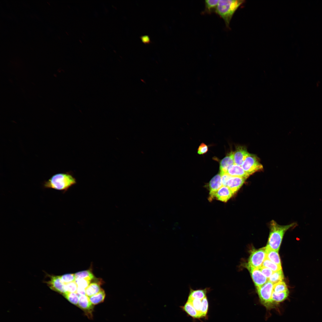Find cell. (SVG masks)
<instances>
[{
	"label": "cell",
	"mask_w": 322,
	"mask_h": 322,
	"mask_svg": "<svg viewBox=\"0 0 322 322\" xmlns=\"http://www.w3.org/2000/svg\"><path fill=\"white\" fill-rule=\"evenodd\" d=\"M76 183L75 178L69 172L59 173L52 176L43 184L44 188L66 191Z\"/></svg>",
	"instance_id": "6da1fadb"
},
{
	"label": "cell",
	"mask_w": 322,
	"mask_h": 322,
	"mask_svg": "<svg viewBox=\"0 0 322 322\" xmlns=\"http://www.w3.org/2000/svg\"><path fill=\"white\" fill-rule=\"evenodd\" d=\"M297 224L293 222L289 225H281L275 221L272 220L270 223V232L266 246L271 249L278 252L281 242L285 232L288 229L295 227Z\"/></svg>",
	"instance_id": "7a4b0ae2"
},
{
	"label": "cell",
	"mask_w": 322,
	"mask_h": 322,
	"mask_svg": "<svg viewBox=\"0 0 322 322\" xmlns=\"http://www.w3.org/2000/svg\"><path fill=\"white\" fill-rule=\"evenodd\" d=\"M244 1L239 0H219L215 12L223 19L227 27L229 28L235 12Z\"/></svg>",
	"instance_id": "3957f363"
},
{
	"label": "cell",
	"mask_w": 322,
	"mask_h": 322,
	"mask_svg": "<svg viewBox=\"0 0 322 322\" xmlns=\"http://www.w3.org/2000/svg\"><path fill=\"white\" fill-rule=\"evenodd\" d=\"M273 285V284L268 281L262 286L256 287L261 303L268 309L274 308L275 306L271 299Z\"/></svg>",
	"instance_id": "277c9868"
},
{
	"label": "cell",
	"mask_w": 322,
	"mask_h": 322,
	"mask_svg": "<svg viewBox=\"0 0 322 322\" xmlns=\"http://www.w3.org/2000/svg\"><path fill=\"white\" fill-rule=\"evenodd\" d=\"M241 166L250 175L263 168L262 165L259 161L257 157L255 155L250 154L246 157Z\"/></svg>",
	"instance_id": "5b68a950"
},
{
	"label": "cell",
	"mask_w": 322,
	"mask_h": 322,
	"mask_svg": "<svg viewBox=\"0 0 322 322\" xmlns=\"http://www.w3.org/2000/svg\"><path fill=\"white\" fill-rule=\"evenodd\" d=\"M266 258L265 247L253 250L249 258L247 267L259 268L262 266Z\"/></svg>",
	"instance_id": "8992f818"
},
{
	"label": "cell",
	"mask_w": 322,
	"mask_h": 322,
	"mask_svg": "<svg viewBox=\"0 0 322 322\" xmlns=\"http://www.w3.org/2000/svg\"><path fill=\"white\" fill-rule=\"evenodd\" d=\"M250 272L251 275L256 288L260 287L268 280L258 268L247 267Z\"/></svg>",
	"instance_id": "52a82bcc"
},
{
	"label": "cell",
	"mask_w": 322,
	"mask_h": 322,
	"mask_svg": "<svg viewBox=\"0 0 322 322\" xmlns=\"http://www.w3.org/2000/svg\"><path fill=\"white\" fill-rule=\"evenodd\" d=\"M47 284L51 289L57 292L63 294L66 292L65 284L61 280L60 276H51Z\"/></svg>",
	"instance_id": "ba28073f"
},
{
	"label": "cell",
	"mask_w": 322,
	"mask_h": 322,
	"mask_svg": "<svg viewBox=\"0 0 322 322\" xmlns=\"http://www.w3.org/2000/svg\"><path fill=\"white\" fill-rule=\"evenodd\" d=\"M222 186L220 174L216 175L211 179L209 184L210 200L215 197L216 192Z\"/></svg>",
	"instance_id": "9c48e42d"
},
{
	"label": "cell",
	"mask_w": 322,
	"mask_h": 322,
	"mask_svg": "<svg viewBox=\"0 0 322 322\" xmlns=\"http://www.w3.org/2000/svg\"><path fill=\"white\" fill-rule=\"evenodd\" d=\"M246 179L240 177L231 176L227 182L226 186L234 193L242 186Z\"/></svg>",
	"instance_id": "30bf717a"
},
{
	"label": "cell",
	"mask_w": 322,
	"mask_h": 322,
	"mask_svg": "<svg viewBox=\"0 0 322 322\" xmlns=\"http://www.w3.org/2000/svg\"><path fill=\"white\" fill-rule=\"evenodd\" d=\"M94 305L86 295L79 296L78 306L88 315L91 316L93 310Z\"/></svg>",
	"instance_id": "8fae6325"
},
{
	"label": "cell",
	"mask_w": 322,
	"mask_h": 322,
	"mask_svg": "<svg viewBox=\"0 0 322 322\" xmlns=\"http://www.w3.org/2000/svg\"><path fill=\"white\" fill-rule=\"evenodd\" d=\"M249 154L245 148L242 146H238L233 152L234 163L242 165Z\"/></svg>",
	"instance_id": "7c38bea8"
},
{
	"label": "cell",
	"mask_w": 322,
	"mask_h": 322,
	"mask_svg": "<svg viewBox=\"0 0 322 322\" xmlns=\"http://www.w3.org/2000/svg\"><path fill=\"white\" fill-rule=\"evenodd\" d=\"M233 194L227 186L222 185L216 192L215 197L219 200L226 202L232 197Z\"/></svg>",
	"instance_id": "4fadbf2b"
},
{
	"label": "cell",
	"mask_w": 322,
	"mask_h": 322,
	"mask_svg": "<svg viewBox=\"0 0 322 322\" xmlns=\"http://www.w3.org/2000/svg\"><path fill=\"white\" fill-rule=\"evenodd\" d=\"M227 173L231 176L238 177L247 179L250 176L239 165L234 164L229 168Z\"/></svg>",
	"instance_id": "5bb4252c"
},
{
	"label": "cell",
	"mask_w": 322,
	"mask_h": 322,
	"mask_svg": "<svg viewBox=\"0 0 322 322\" xmlns=\"http://www.w3.org/2000/svg\"><path fill=\"white\" fill-rule=\"evenodd\" d=\"M234 164L233 152L231 151L221 161L219 166L220 173H227L230 166Z\"/></svg>",
	"instance_id": "9a60e30c"
},
{
	"label": "cell",
	"mask_w": 322,
	"mask_h": 322,
	"mask_svg": "<svg viewBox=\"0 0 322 322\" xmlns=\"http://www.w3.org/2000/svg\"><path fill=\"white\" fill-rule=\"evenodd\" d=\"M210 290L209 288L196 290H193L190 288L188 298L202 300L206 296L207 294Z\"/></svg>",
	"instance_id": "2e32d148"
},
{
	"label": "cell",
	"mask_w": 322,
	"mask_h": 322,
	"mask_svg": "<svg viewBox=\"0 0 322 322\" xmlns=\"http://www.w3.org/2000/svg\"><path fill=\"white\" fill-rule=\"evenodd\" d=\"M182 310L194 319L201 318L200 315L192 304L187 301L184 305L180 306Z\"/></svg>",
	"instance_id": "e0dca14e"
},
{
	"label": "cell",
	"mask_w": 322,
	"mask_h": 322,
	"mask_svg": "<svg viewBox=\"0 0 322 322\" xmlns=\"http://www.w3.org/2000/svg\"><path fill=\"white\" fill-rule=\"evenodd\" d=\"M266 258L272 262L281 266L278 252L275 251L266 246L265 247Z\"/></svg>",
	"instance_id": "ac0fdd59"
},
{
	"label": "cell",
	"mask_w": 322,
	"mask_h": 322,
	"mask_svg": "<svg viewBox=\"0 0 322 322\" xmlns=\"http://www.w3.org/2000/svg\"><path fill=\"white\" fill-rule=\"evenodd\" d=\"M100 284L97 282L91 283L85 289L86 295L90 297L98 293L101 289Z\"/></svg>",
	"instance_id": "d6986e66"
},
{
	"label": "cell",
	"mask_w": 322,
	"mask_h": 322,
	"mask_svg": "<svg viewBox=\"0 0 322 322\" xmlns=\"http://www.w3.org/2000/svg\"><path fill=\"white\" fill-rule=\"evenodd\" d=\"M289 294V290L281 292L275 293L273 292L272 295V300L275 305L285 300L288 297Z\"/></svg>",
	"instance_id": "ffe728a7"
},
{
	"label": "cell",
	"mask_w": 322,
	"mask_h": 322,
	"mask_svg": "<svg viewBox=\"0 0 322 322\" xmlns=\"http://www.w3.org/2000/svg\"><path fill=\"white\" fill-rule=\"evenodd\" d=\"M105 295V291L101 289L98 293L89 297L93 305H95L103 302L104 300Z\"/></svg>",
	"instance_id": "44dd1931"
},
{
	"label": "cell",
	"mask_w": 322,
	"mask_h": 322,
	"mask_svg": "<svg viewBox=\"0 0 322 322\" xmlns=\"http://www.w3.org/2000/svg\"><path fill=\"white\" fill-rule=\"evenodd\" d=\"M219 0H207L205 1V9L203 13L210 14L215 11Z\"/></svg>",
	"instance_id": "7402d4cb"
},
{
	"label": "cell",
	"mask_w": 322,
	"mask_h": 322,
	"mask_svg": "<svg viewBox=\"0 0 322 322\" xmlns=\"http://www.w3.org/2000/svg\"><path fill=\"white\" fill-rule=\"evenodd\" d=\"M284 279V275L281 270L273 272L272 275L268 278V280L273 284L280 281H283Z\"/></svg>",
	"instance_id": "603a6c76"
},
{
	"label": "cell",
	"mask_w": 322,
	"mask_h": 322,
	"mask_svg": "<svg viewBox=\"0 0 322 322\" xmlns=\"http://www.w3.org/2000/svg\"><path fill=\"white\" fill-rule=\"evenodd\" d=\"M187 301L189 302L192 304L193 307L200 315L201 318H202L201 314L202 308V300L198 299L188 298Z\"/></svg>",
	"instance_id": "cb8c5ba5"
},
{
	"label": "cell",
	"mask_w": 322,
	"mask_h": 322,
	"mask_svg": "<svg viewBox=\"0 0 322 322\" xmlns=\"http://www.w3.org/2000/svg\"><path fill=\"white\" fill-rule=\"evenodd\" d=\"M262 266L269 268L273 272L278 271L282 269L281 266L272 262L266 258L263 262Z\"/></svg>",
	"instance_id": "d4e9b609"
},
{
	"label": "cell",
	"mask_w": 322,
	"mask_h": 322,
	"mask_svg": "<svg viewBox=\"0 0 322 322\" xmlns=\"http://www.w3.org/2000/svg\"><path fill=\"white\" fill-rule=\"evenodd\" d=\"M63 295L70 303L75 305H78L79 297L76 292H66Z\"/></svg>",
	"instance_id": "484cf974"
},
{
	"label": "cell",
	"mask_w": 322,
	"mask_h": 322,
	"mask_svg": "<svg viewBox=\"0 0 322 322\" xmlns=\"http://www.w3.org/2000/svg\"><path fill=\"white\" fill-rule=\"evenodd\" d=\"M288 290L286 283L283 281H280L273 284V292L279 293L285 292Z\"/></svg>",
	"instance_id": "4316f807"
},
{
	"label": "cell",
	"mask_w": 322,
	"mask_h": 322,
	"mask_svg": "<svg viewBox=\"0 0 322 322\" xmlns=\"http://www.w3.org/2000/svg\"><path fill=\"white\" fill-rule=\"evenodd\" d=\"M93 279L90 278H77L75 281L78 287L86 289L90 284L91 281Z\"/></svg>",
	"instance_id": "83f0119b"
},
{
	"label": "cell",
	"mask_w": 322,
	"mask_h": 322,
	"mask_svg": "<svg viewBox=\"0 0 322 322\" xmlns=\"http://www.w3.org/2000/svg\"><path fill=\"white\" fill-rule=\"evenodd\" d=\"M75 274L76 279L90 278L94 279L95 278L92 273L89 270L79 272Z\"/></svg>",
	"instance_id": "f1b7e54d"
},
{
	"label": "cell",
	"mask_w": 322,
	"mask_h": 322,
	"mask_svg": "<svg viewBox=\"0 0 322 322\" xmlns=\"http://www.w3.org/2000/svg\"><path fill=\"white\" fill-rule=\"evenodd\" d=\"M202 308L201 314L202 318H208L207 314L208 309V302L207 296L202 300Z\"/></svg>",
	"instance_id": "f546056e"
},
{
	"label": "cell",
	"mask_w": 322,
	"mask_h": 322,
	"mask_svg": "<svg viewBox=\"0 0 322 322\" xmlns=\"http://www.w3.org/2000/svg\"><path fill=\"white\" fill-rule=\"evenodd\" d=\"M60 277L64 284L75 281L76 279L75 274H66L60 276Z\"/></svg>",
	"instance_id": "4dcf8cb0"
},
{
	"label": "cell",
	"mask_w": 322,
	"mask_h": 322,
	"mask_svg": "<svg viewBox=\"0 0 322 322\" xmlns=\"http://www.w3.org/2000/svg\"><path fill=\"white\" fill-rule=\"evenodd\" d=\"M78 286L75 281L65 284V289L66 292H76Z\"/></svg>",
	"instance_id": "1f68e13d"
},
{
	"label": "cell",
	"mask_w": 322,
	"mask_h": 322,
	"mask_svg": "<svg viewBox=\"0 0 322 322\" xmlns=\"http://www.w3.org/2000/svg\"><path fill=\"white\" fill-rule=\"evenodd\" d=\"M258 268L260 270L262 273L268 278L270 276L273 272L269 268L263 266Z\"/></svg>",
	"instance_id": "d6a6232c"
},
{
	"label": "cell",
	"mask_w": 322,
	"mask_h": 322,
	"mask_svg": "<svg viewBox=\"0 0 322 322\" xmlns=\"http://www.w3.org/2000/svg\"><path fill=\"white\" fill-rule=\"evenodd\" d=\"M220 174L222 185L226 186L227 182L231 176L227 173H220Z\"/></svg>",
	"instance_id": "836d02e7"
},
{
	"label": "cell",
	"mask_w": 322,
	"mask_h": 322,
	"mask_svg": "<svg viewBox=\"0 0 322 322\" xmlns=\"http://www.w3.org/2000/svg\"><path fill=\"white\" fill-rule=\"evenodd\" d=\"M208 146L205 144L202 143L199 146L198 149V153L199 154H202L206 153L208 151Z\"/></svg>",
	"instance_id": "e575fe53"
},
{
	"label": "cell",
	"mask_w": 322,
	"mask_h": 322,
	"mask_svg": "<svg viewBox=\"0 0 322 322\" xmlns=\"http://www.w3.org/2000/svg\"><path fill=\"white\" fill-rule=\"evenodd\" d=\"M86 289L78 287L76 293L80 296L86 295Z\"/></svg>",
	"instance_id": "d590c367"
},
{
	"label": "cell",
	"mask_w": 322,
	"mask_h": 322,
	"mask_svg": "<svg viewBox=\"0 0 322 322\" xmlns=\"http://www.w3.org/2000/svg\"><path fill=\"white\" fill-rule=\"evenodd\" d=\"M142 41L145 44H148L150 43V40L149 36L148 35H144L140 37Z\"/></svg>",
	"instance_id": "8d00e7d4"
}]
</instances>
